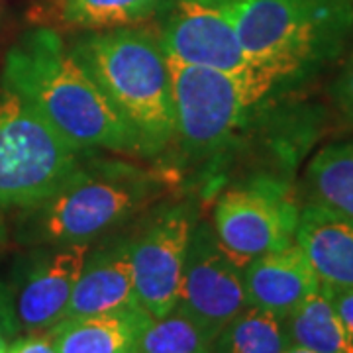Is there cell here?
I'll use <instances>...</instances> for the list:
<instances>
[{
	"label": "cell",
	"instance_id": "obj_1",
	"mask_svg": "<svg viewBox=\"0 0 353 353\" xmlns=\"http://www.w3.org/2000/svg\"><path fill=\"white\" fill-rule=\"evenodd\" d=\"M2 85L18 92L81 152L141 155L138 138L51 28H36L4 57Z\"/></svg>",
	"mask_w": 353,
	"mask_h": 353
},
{
	"label": "cell",
	"instance_id": "obj_2",
	"mask_svg": "<svg viewBox=\"0 0 353 353\" xmlns=\"http://www.w3.org/2000/svg\"><path fill=\"white\" fill-rule=\"evenodd\" d=\"M69 51L134 132L141 157L175 141L171 75L155 30L128 26L88 32Z\"/></svg>",
	"mask_w": 353,
	"mask_h": 353
},
{
	"label": "cell",
	"instance_id": "obj_3",
	"mask_svg": "<svg viewBox=\"0 0 353 353\" xmlns=\"http://www.w3.org/2000/svg\"><path fill=\"white\" fill-rule=\"evenodd\" d=\"M167 187L163 171L88 155L51 196L26 212V228L51 248L90 243L163 196Z\"/></svg>",
	"mask_w": 353,
	"mask_h": 353
},
{
	"label": "cell",
	"instance_id": "obj_4",
	"mask_svg": "<svg viewBox=\"0 0 353 353\" xmlns=\"http://www.w3.org/2000/svg\"><path fill=\"white\" fill-rule=\"evenodd\" d=\"M253 63L285 83L334 59L353 34V0H228Z\"/></svg>",
	"mask_w": 353,
	"mask_h": 353
},
{
	"label": "cell",
	"instance_id": "obj_5",
	"mask_svg": "<svg viewBox=\"0 0 353 353\" xmlns=\"http://www.w3.org/2000/svg\"><path fill=\"white\" fill-rule=\"evenodd\" d=\"M175 139L190 155L218 152L240 130L250 114L281 85L271 69L252 65L243 71H218L167 57Z\"/></svg>",
	"mask_w": 353,
	"mask_h": 353
},
{
	"label": "cell",
	"instance_id": "obj_6",
	"mask_svg": "<svg viewBox=\"0 0 353 353\" xmlns=\"http://www.w3.org/2000/svg\"><path fill=\"white\" fill-rule=\"evenodd\" d=\"M88 155L0 83V224L51 196Z\"/></svg>",
	"mask_w": 353,
	"mask_h": 353
},
{
	"label": "cell",
	"instance_id": "obj_7",
	"mask_svg": "<svg viewBox=\"0 0 353 353\" xmlns=\"http://www.w3.org/2000/svg\"><path fill=\"white\" fill-rule=\"evenodd\" d=\"M301 204L287 183L261 176L228 189L216 202L212 230L220 248L245 265L294 243Z\"/></svg>",
	"mask_w": 353,
	"mask_h": 353
},
{
	"label": "cell",
	"instance_id": "obj_8",
	"mask_svg": "<svg viewBox=\"0 0 353 353\" xmlns=\"http://www.w3.org/2000/svg\"><path fill=\"white\" fill-rule=\"evenodd\" d=\"M248 308L243 267L216 240L212 224L199 222L190 238L181 289L173 310L187 316L210 341Z\"/></svg>",
	"mask_w": 353,
	"mask_h": 353
},
{
	"label": "cell",
	"instance_id": "obj_9",
	"mask_svg": "<svg viewBox=\"0 0 353 353\" xmlns=\"http://www.w3.org/2000/svg\"><path fill=\"white\" fill-rule=\"evenodd\" d=\"M194 226V208L176 204L161 210L130 240L138 304L152 318H163L175 308Z\"/></svg>",
	"mask_w": 353,
	"mask_h": 353
},
{
	"label": "cell",
	"instance_id": "obj_10",
	"mask_svg": "<svg viewBox=\"0 0 353 353\" xmlns=\"http://www.w3.org/2000/svg\"><path fill=\"white\" fill-rule=\"evenodd\" d=\"M161 6L163 22L157 34L167 57L218 71L257 65L241 46L228 0H161Z\"/></svg>",
	"mask_w": 353,
	"mask_h": 353
},
{
	"label": "cell",
	"instance_id": "obj_11",
	"mask_svg": "<svg viewBox=\"0 0 353 353\" xmlns=\"http://www.w3.org/2000/svg\"><path fill=\"white\" fill-rule=\"evenodd\" d=\"M90 243L57 245L38 259L20 285L14 320L26 332H50L63 320Z\"/></svg>",
	"mask_w": 353,
	"mask_h": 353
},
{
	"label": "cell",
	"instance_id": "obj_12",
	"mask_svg": "<svg viewBox=\"0 0 353 353\" xmlns=\"http://www.w3.org/2000/svg\"><path fill=\"white\" fill-rule=\"evenodd\" d=\"M243 287L248 306L287 318L320 290L322 283L294 241L289 248L267 253L243 267Z\"/></svg>",
	"mask_w": 353,
	"mask_h": 353
},
{
	"label": "cell",
	"instance_id": "obj_13",
	"mask_svg": "<svg viewBox=\"0 0 353 353\" xmlns=\"http://www.w3.org/2000/svg\"><path fill=\"white\" fill-rule=\"evenodd\" d=\"M294 241L326 287H353V216L308 201L301 206Z\"/></svg>",
	"mask_w": 353,
	"mask_h": 353
},
{
	"label": "cell",
	"instance_id": "obj_14",
	"mask_svg": "<svg viewBox=\"0 0 353 353\" xmlns=\"http://www.w3.org/2000/svg\"><path fill=\"white\" fill-rule=\"evenodd\" d=\"M139 306L130 259V241L88 253L63 320ZM61 320V322H63Z\"/></svg>",
	"mask_w": 353,
	"mask_h": 353
},
{
	"label": "cell",
	"instance_id": "obj_15",
	"mask_svg": "<svg viewBox=\"0 0 353 353\" xmlns=\"http://www.w3.org/2000/svg\"><path fill=\"white\" fill-rule=\"evenodd\" d=\"M153 318L141 306L71 318L48 332L59 353H124L136 347Z\"/></svg>",
	"mask_w": 353,
	"mask_h": 353
},
{
	"label": "cell",
	"instance_id": "obj_16",
	"mask_svg": "<svg viewBox=\"0 0 353 353\" xmlns=\"http://www.w3.org/2000/svg\"><path fill=\"white\" fill-rule=\"evenodd\" d=\"M159 6L161 0H51L50 16L65 30L104 32L141 24Z\"/></svg>",
	"mask_w": 353,
	"mask_h": 353
},
{
	"label": "cell",
	"instance_id": "obj_17",
	"mask_svg": "<svg viewBox=\"0 0 353 353\" xmlns=\"http://www.w3.org/2000/svg\"><path fill=\"white\" fill-rule=\"evenodd\" d=\"M285 328L290 345L314 353H353V340L322 289L285 318Z\"/></svg>",
	"mask_w": 353,
	"mask_h": 353
},
{
	"label": "cell",
	"instance_id": "obj_18",
	"mask_svg": "<svg viewBox=\"0 0 353 353\" xmlns=\"http://www.w3.org/2000/svg\"><path fill=\"white\" fill-rule=\"evenodd\" d=\"M310 201L353 216V141L332 143L306 169Z\"/></svg>",
	"mask_w": 353,
	"mask_h": 353
},
{
	"label": "cell",
	"instance_id": "obj_19",
	"mask_svg": "<svg viewBox=\"0 0 353 353\" xmlns=\"http://www.w3.org/2000/svg\"><path fill=\"white\" fill-rule=\"evenodd\" d=\"M290 345L285 320L248 306L212 341V353H283Z\"/></svg>",
	"mask_w": 353,
	"mask_h": 353
},
{
	"label": "cell",
	"instance_id": "obj_20",
	"mask_svg": "<svg viewBox=\"0 0 353 353\" xmlns=\"http://www.w3.org/2000/svg\"><path fill=\"white\" fill-rule=\"evenodd\" d=\"M139 353H212L208 340L196 324L181 312L153 318L138 341Z\"/></svg>",
	"mask_w": 353,
	"mask_h": 353
},
{
	"label": "cell",
	"instance_id": "obj_21",
	"mask_svg": "<svg viewBox=\"0 0 353 353\" xmlns=\"http://www.w3.org/2000/svg\"><path fill=\"white\" fill-rule=\"evenodd\" d=\"M334 99L341 114L345 116V120L353 124V53L350 55L347 63L343 65L340 77L336 79Z\"/></svg>",
	"mask_w": 353,
	"mask_h": 353
},
{
	"label": "cell",
	"instance_id": "obj_22",
	"mask_svg": "<svg viewBox=\"0 0 353 353\" xmlns=\"http://www.w3.org/2000/svg\"><path fill=\"white\" fill-rule=\"evenodd\" d=\"M322 292L328 296L334 310L340 316L341 324L345 326L350 338L353 340V287H320Z\"/></svg>",
	"mask_w": 353,
	"mask_h": 353
},
{
	"label": "cell",
	"instance_id": "obj_23",
	"mask_svg": "<svg viewBox=\"0 0 353 353\" xmlns=\"http://www.w3.org/2000/svg\"><path fill=\"white\" fill-rule=\"evenodd\" d=\"M6 353H59L50 336H28L8 345Z\"/></svg>",
	"mask_w": 353,
	"mask_h": 353
},
{
	"label": "cell",
	"instance_id": "obj_24",
	"mask_svg": "<svg viewBox=\"0 0 353 353\" xmlns=\"http://www.w3.org/2000/svg\"><path fill=\"white\" fill-rule=\"evenodd\" d=\"M14 316L10 306L6 303V299L0 294V332H8V330L14 328Z\"/></svg>",
	"mask_w": 353,
	"mask_h": 353
},
{
	"label": "cell",
	"instance_id": "obj_25",
	"mask_svg": "<svg viewBox=\"0 0 353 353\" xmlns=\"http://www.w3.org/2000/svg\"><path fill=\"white\" fill-rule=\"evenodd\" d=\"M283 353H314V352H310V350H306V347H301V345H289V347H287Z\"/></svg>",
	"mask_w": 353,
	"mask_h": 353
},
{
	"label": "cell",
	"instance_id": "obj_26",
	"mask_svg": "<svg viewBox=\"0 0 353 353\" xmlns=\"http://www.w3.org/2000/svg\"><path fill=\"white\" fill-rule=\"evenodd\" d=\"M8 352V341L4 338V332H0V353Z\"/></svg>",
	"mask_w": 353,
	"mask_h": 353
},
{
	"label": "cell",
	"instance_id": "obj_27",
	"mask_svg": "<svg viewBox=\"0 0 353 353\" xmlns=\"http://www.w3.org/2000/svg\"><path fill=\"white\" fill-rule=\"evenodd\" d=\"M124 353H139L138 352V345H136V347H132V350H128V352H124Z\"/></svg>",
	"mask_w": 353,
	"mask_h": 353
}]
</instances>
